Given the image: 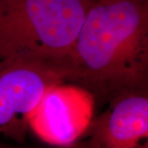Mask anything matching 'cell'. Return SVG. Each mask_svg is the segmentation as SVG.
Here are the masks:
<instances>
[{
    "mask_svg": "<svg viewBox=\"0 0 148 148\" xmlns=\"http://www.w3.org/2000/svg\"><path fill=\"white\" fill-rule=\"evenodd\" d=\"M73 69L94 96L148 92V0H91Z\"/></svg>",
    "mask_w": 148,
    "mask_h": 148,
    "instance_id": "cell-1",
    "label": "cell"
},
{
    "mask_svg": "<svg viewBox=\"0 0 148 148\" xmlns=\"http://www.w3.org/2000/svg\"><path fill=\"white\" fill-rule=\"evenodd\" d=\"M90 2L0 0V64L62 68L73 77L74 49Z\"/></svg>",
    "mask_w": 148,
    "mask_h": 148,
    "instance_id": "cell-2",
    "label": "cell"
},
{
    "mask_svg": "<svg viewBox=\"0 0 148 148\" xmlns=\"http://www.w3.org/2000/svg\"><path fill=\"white\" fill-rule=\"evenodd\" d=\"M69 69L38 64H0V135L21 142L28 118L53 85L72 81Z\"/></svg>",
    "mask_w": 148,
    "mask_h": 148,
    "instance_id": "cell-3",
    "label": "cell"
},
{
    "mask_svg": "<svg viewBox=\"0 0 148 148\" xmlns=\"http://www.w3.org/2000/svg\"><path fill=\"white\" fill-rule=\"evenodd\" d=\"M95 96L83 86H51L28 118V125L44 142L70 146L86 132L91 123Z\"/></svg>",
    "mask_w": 148,
    "mask_h": 148,
    "instance_id": "cell-4",
    "label": "cell"
},
{
    "mask_svg": "<svg viewBox=\"0 0 148 148\" xmlns=\"http://www.w3.org/2000/svg\"><path fill=\"white\" fill-rule=\"evenodd\" d=\"M110 110L95 123L93 140L107 148L143 147L148 145V92L131 93L112 100Z\"/></svg>",
    "mask_w": 148,
    "mask_h": 148,
    "instance_id": "cell-5",
    "label": "cell"
},
{
    "mask_svg": "<svg viewBox=\"0 0 148 148\" xmlns=\"http://www.w3.org/2000/svg\"><path fill=\"white\" fill-rule=\"evenodd\" d=\"M146 147H147V148H148V145H147V146H146Z\"/></svg>",
    "mask_w": 148,
    "mask_h": 148,
    "instance_id": "cell-6",
    "label": "cell"
}]
</instances>
